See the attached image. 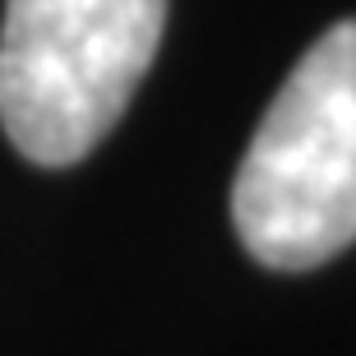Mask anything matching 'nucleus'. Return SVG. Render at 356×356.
<instances>
[{"label": "nucleus", "instance_id": "1", "mask_svg": "<svg viewBox=\"0 0 356 356\" xmlns=\"http://www.w3.org/2000/svg\"><path fill=\"white\" fill-rule=\"evenodd\" d=\"M245 250L277 273L356 241V19L333 24L268 102L232 185Z\"/></svg>", "mask_w": 356, "mask_h": 356}, {"label": "nucleus", "instance_id": "2", "mask_svg": "<svg viewBox=\"0 0 356 356\" xmlns=\"http://www.w3.org/2000/svg\"><path fill=\"white\" fill-rule=\"evenodd\" d=\"M167 0H5L0 130L38 167L88 158L130 106Z\"/></svg>", "mask_w": 356, "mask_h": 356}]
</instances>
